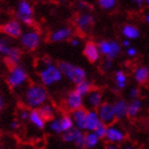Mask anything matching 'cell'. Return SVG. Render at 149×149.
<instances>
[{"instance_id": "cell-1", "label": "cell", "mask_w": 149, "mask_h": 149, "mask_svg": "<svg viewBox=\"0 0 149 149\" xmlns=\"http://www.w3.org/2000/svg\"><path fill=\"white\" fill-rule=\"evenodd\" d=\"M37 77L40 83L46 88L53 86L63 80V74L58 64L49 58H43L37 62Z\"/></svg>"}, {"instance_id": "cell-2", "label": "cell", "mask_w": 149, "mask_h": 149, "mask_svg": "<svg viewBox=\"0 0 149 149\" xmlns=\"http://www.w3.org/2000/svg\"><path fill=\"white\" fill-rule=\"evenodd\" d=\"M48 91L40 83H33L26 86L22 96V104L28 110H38L48 102Z\"/></svg>"}, {"instance_id": "cell-3", "label": "cell", "mask_w": 149, "mask_h": 149, "mask_svg": "<svg viewBox=\"0 0 149 149\" xmlns=\"http://www.w3.org/2000/svg\"><path fill=\"white\" fill-rule=\"evenodd\" d=\"M6 84L12 90H20L27 85L29 81V74L27 69L20 64L11 66L6 77Z\"/></svg>"}, {"instance_id": "cell-4", "label": "cell", "mask_w": 149, "mask_h": 149, "mask_svg": "<svg viewBox=\"0 0 149 149\" xmlns=\"http://www.w3.org/2000/svg\"><path fill=\"white\" fill-rule=\"evenodd\" d=\"M58 66L62 72L63 78H66L69 82H72L74 85L87 79L86 70L81 66L74 65L72 63L66 62V61L58 63Z\"/></svg>"}, {"instance_id": "cell-5", "label": "cell", "mask_w": 149, "mask_h": 149, "mask_svg": "<svg viewBox=\"0 0 149 149\" xmlns=\"http://www.w3.org/2000/svg\"><path fill=\"white\" fill-rule=\"evenodd\" d=\"M20 46L27 51H34L40 47L42 43V35L36 29L29 28L24 30L20 37H19Z\"/></svg>"}, {"instance_id": "cell-6", "label": "cell", "mask_w": 149, "mask_h": 149, "mask_svg": "<svg viewBox=\"0 0 149 149\" xmlns=\"http://www.w3.org/2000/svg\"><path fill=\"white\" fill-rule=\"evenodd\" d=\"M16 18L22 25L32 26L34 22V11L29 0H20L16 6Z\"/></svg>"}, {"instance_id": "cell-7", "label": "cell", "mask_w": 149, "mask_h": 149, "mask_svg": "<svg viewBox=\"0 0 149 149\" xmlns=\"http://www.w3.org/2000/svg\"><path fill=\"white\" fill-rule=\"evenodd\" d=\"M97 45H98L100 56H104L106 59L112 60V61L114 59H117L120 56L121 50H123L120 43L115 40H102Z\"/></svg>"}, {"instance_id": "cell-8", "label": "cell", "mask_w": 149, "mask_h": 149, "mask_svg": "<svg viewBox=\"0 0 149 149\" xmlns=\"http://www.w3.org/2000/svg\"><path fill=\"white\" fill-rule=\"evenodd\" d=\"M104 140L108 142V144L118 146V145L124 144L126 142V140H127V132H126L124 128H121L119 125L115 123V124L108 126Z\"/></svg>"}, {"instance_id": "cell-9", "label": "cell", "mask_w": 149, "mask_h": 149, "mask_svg": "<svg viewBox=\"0 0 149 149\" xmlns=\"http://www.w3.org/2000/svg\"><path fill=\"white\" fill-rule=\"evenodd\" d=\"M64 108L66 111L70 113L81 108H84V98L74 90L69 91L64 97Z\"/></svg>"}, {"instance_id": "cell-10", "label": "cell", "mask_w": 149, "mask_h": 149, "mask_svg": "<svg viewBox=\"0 0 149 149\" xmlns=\"http://www.w3.org/2000/svg\"><path fill=\"white\" fill-rule=\"evenodd\" d=\"M104 102L102 91L94 88L84 97V108L86 110H97Z\"/></svg>"}, {"instance_id": "cell-11", "label": "cell", "mask_w": 149, "mask_h": 149, "mask_svg": "<svg viewBox=\"0 0 149 149\" xmlns=\"http://www.w3.org/2000/svg\"><path fill=\"white\" fill-rule=\"evenodd\" d=\"M74 25L77 27V29L80 32L83 33H87L88 31L92 30V28L95 25V17L92 13L83 11L81 12L79 15L76 17L74 20Z\"/></svg>"}, {"instance_id": "cell-12", "label": "cell", "mask_w": 149, "mask_h": 149, "mask_svg": "<svg viewBox=\"0 0 149 149\" xmlns=\"http://www.w3.org/2000/svg\"><path fill=\"white\" fill-rule=\"evenodd\" d=\"M1 31H2V34H4L9 38H19L24 32V28L17 19H10L2 25Z\"/></svg>"}, {"instance_id": "cell-13", "label": "cell", "mask_w": 149, "mask_h": 149, "mask_svg": "<svg viewBox=\"0 0 149 149\" xmlns=\"http://www.w3.org/2000/svg\"><path fill=\"white\" fill-rule=\"evenodd\" d=\"M99 116V119L102 124L110 126L116 123V118L114 115V110H113V104L109 101H104L101 106L96 110Z\"/></svg>"}, {"instance_id": "cell-14", "label": "cell", "mask_w": 149, "mask_h": 149, "mask_svg": "<svg viewBox=\"0 0 149 149\" xmlns=\"http://www.w3.org/2000/svg\"><path fill=\"white\" fill-rule=\"evenodd\" d=\"M74 36V29L69 26H64L53 30L49 35V40L51 43H63L69 40Z\"/></svg>"}, {"instance_id": "cell-15", "label": "cell", "mask_w": 149, "mask_h": 149, "mask_svg": "<svg viewBox=\"0 0 149 149\" xmlns=\"http://www.w3.org/2000/svg\"><path fill=\"white\" fill-rule=\"evenodd\" d=\"M83 54L90 63H97L100 60V52L97 43L88 40L83 47Z\"/></svg>"}, {"instance_id": "cell-16", "label": "cell", "mask_w": 149, "mask_h": 149, "mask_svg": "<svg viewBox=\"0 0 149 149\" xmlns=\"http://www.w3.org/2000/svg\"><path fill=\"white\" fill-rule=\"evenodd\" d=\"M113 104L114 115L116 121H121L127 118V110H128V101L124 98H117Z\"/></svg>"}, {"instance_id": "cell-17", "label": "cell", "mask_w": 149, "mask_h": 149, "mask_svg": "<svg viewBox=\"0 0 149 149\" xmlns=\"http://www.w3.org/2000/svg\"><path fill=\"white\" fill-rule=\"evenodd\" d=\"M87 110L85 108H81L79 110L72 112L70 116L74 121V127L80 131L85 132V119H86Z\"/></svg>"}, {"instance_id": "cell-18", "label": "cell", "mask_w": 149, "mask_h": 149, "mask_svg": "<svg viewBox=\"0 0 149 149\" xmlns=\"http://www.w3.org/2000/svg\"><path fill=\"white\" fill-rule=\"evenodd\" d=\"M133 79L139 85H145L149 83V69L148 66L137 65L133 69Z\"/></svg>"}, {"instance_id": "cell-19", "label": "cell", "mask_w": 149, "mask_h": 149, "mask_svg": "<svg viewBox=\"0 0 149 149\" xmlns=\"http://www.w3.org/2000/svg\"><path fill=\"white\" fill-rule=\"evenodd\" d=\"M101 121L96 110H87L85 119V132H93Z\"/></svg>"}, {"instance_id": "cell-20", "label": "cell", "mask_w": 149, "mask_h": 149, "mask_svg": "<svg viewBox=\"0 0 149 149\" xmlns=\"http://www.w3.org/2000/svg\"><path fill=\"white\" fill-rule=\"evenodd\" d=\"M28 121L37 130H44L47 126V121L42 117L38 110H30Z\"/></svg>"}, {"instance_id": "cell-21", "label": "cell", "mask_w": 149, "mask_h": 149, "mask_svg": "<svg viewBox=\"0 0 149 149\" xmlns=\"http://www.w3.org/2000/svg\"><path fill=\"white\" fill-rule=\"evenodd\" d=\"M121 34L126 40H134L141 36V31L140 29L133 24H125L121 27Z\"/></svg>"}, {"instance_id": "cell-22", "label": "cell", "mask_w": 149, "mask_h": 149, "mask_svg": "<svg viewBox=\"0 0 149 149\" xmlns=\"http://www.w3.org/2000/svg\"><path fill=\"white\" fill-rule=\"evenodd\" d=\"M143 109V101L139 99L131 100L130 102H128V110H127V118L134 119L140 115L141 111Z\"/></svg>"}, {"instance_id": "cell-23", "label": "cell", "mask_w": 149, "mask_h": 149, "mask_svg": "<svg viewBox=\"0 0 149 149\" xmlns=\"http://www.w3.org/2000/svg\"><path fill=\"white\" fill-rule=\"evenodd\" d=\"M38 112H40V114L42 115V117H43L47 123L50 121L51 119H53V118L56 116V108H54V106H52V104L49 102L45 103L44 106L40 107V109H38Z\"/></svg>"}, {"instance_id": "cell-24", "label": "cell", "mask_w": 149, "mask_h": 149, "mask_svg": "<svg viewBox=\"0 0 149 149\" xmlns=\"http://www.w3.org/2000/svg\"><path fill=\"white\" fill-rule=\"evenodd\" d=\"M22 50L19 49V48H17V47L13 46L12 48H11V50L9 51V53L6 54V60L10 65L13 66V65H17V64H19L20 61H22Z\"/></svg>"}, {"instance_id": "cell-25", "label": "cell", "mask_w": 149, "mask_h": 149, "mask_svg": "<svg viewBox=\"0 0 149 149\" xmlns=\"http://www.w3.org/2000/svg\"><path fill=\"white\" fill-rule=\"evenodd\" d=\"M114 83L117 90H125L128 85V76L123 69H117L114 74Z\"/></svg>"}, {"instance_id": "cell-26", "label": "cell", "mask_w": 149, "mask_h": 149, "mask_svg": "<svg viewBox=\"0 0 149 149\" xmlns=\"http://www.w3.org/2000/svg\"><path fill=\"white\" fill-rule=\"evenodd\" d=\"M94 88H95V87H94L93 82L86 79V80L82 81V82H80V83L76 84L74 90L76 91L79 95H81V96L84 98V97L86 96L87 94L90 93L92 90H94Z\"/></svg>"}, {"instance_id": "cell-27", "label": "cell", "mask_w": 149, "mask_h": 149, "mask_svg": "<svg viewBox=\"0 0 149 149\" xmlns=\"http://www.w3.org/2000/svg\"><path fill=\"white\" fill-rule=\"evenodd\" d=\"M100 143L99 137L94 132H85L84 135V149H95Z\"/></svg>"}, {"instance_id": "cell-28", "label": "cell", "mask_w": 149, "mask_h": 149, "mask_svg": "<svg viewBox=\"0 0 149 149\" xmlns=\"http://www.w3.org/2000/svg\"><path fill=\"white\" fill-rule=\"evenodd\" d=\"M60 118V124H61V128H62V132L65 133L67 131L74 129V121H72V118L70 116V114L68 113H65V114H62L59 116Z\"/></svg>"}, {"instance_id": "cell-29", "label": "cell", "mask_w": 149, "mask_h": 149, "mask_svg": "<svg viewBox=\"0 0 149 149\" xmlns=\"http://www.w3.org/2000/svg\"><path fill=\"white\" fill-rule=\"evenodd\" d=\"M12 47L13 45L10 42L9 37H6L4 34L0 33V56L6 58V54L9 53V51L11 50Z\"/></svg>"}, {"instance_id": "cell-30", "label": "cell", "mask_w": 149, "mask_h": 149, "mask_svg": "<svg viewBox=\"0 0 149 149\" xmlns=\"http://www.w3.org/2000/svg\"><path fill=\"white\" fill-rule=\"evenodd\" d=\"M117 3V0H97L98 6L103 11H107V12H110V11H113V10L116 9Z\"/></svg>"}, {"instance_id": "cell-31", "label": "cell", "mask_w": 149, "mask_h": 149, "mask_svg": "<svg viewBox=\"0 0 149 149\" xmlns=\"http://www.w3.org/2000/svg\"><path fill=\"white\" fill-rule=\"evenodd\" d=\"M79 132L78 129L74 128L72 130L67 131L65 133H63L61 136H62V141L64 143H67V144H74V141H76V137H77V134Z\"/></svg>"}, {"instance_id": "cell-32", "label": "cell", "mask_w": 149, "mask_h": 149, "mask_svg": "<svg viewBox=\"0 0 149 149\" xmlns=\"http://www.w3.org/2000/svg\"><path fill=\"white\" fill-rule=\"evenodd\" d=\"M107 129H108V126H107V125H104V124H102V123H100V124L97 126V128L93 131V132L96 134L97 136L99 137V140L101 141V140H104V137H106Z\"/></svg>"}, {"instance_id": "cell-33", "label": "cell", "mask_w": 149, "mask_h": 149, "mask_svg": "<svg viewBox=\"0 0 149 149\" xmlns=\"http://www.w3.org/2000/svg\"><path fill=\"white\" fill-rule=\"evenodd\" d=\"M84 135H85V132L79 130L77 137H76V141H74V145L78 149H84Z\"/></svg>"}, {"instance_id": "cell-34", "label": "cell", "mask_w": 149, "mask_h": 149, "mask_svg": "<svg viewBox=\"0 0 149 149\" xmlns=\"http://www.w3.org/2000/svg\"><path fill=\"white\" fill-rule=\"evenodd\" d=\"M29 113H30V110H28L25 107H22V109L18 110V112H17V119L19 121H28Z\"/></svg>"}, {"instance_id": "cell-35", "label": "cell", "mask_w": 149, "mask_h": 149, "mask_svg": "<svg viewBox=\"0 0 149 149\" xmlns=\"http://www.w3.org/2000/svg\"><path fill=\"white\" fill-rule=\"evenodd\" d=\"M128 96H129V98H130L131 100L139 99L141 96L140 88H139L137 86H132L130 90H129V92H128Z\"/></svg>"}, {"instance_id": "cell-36", "label": "cell", "mask_w": 149, "mask_h": 149, "mask_svg": "<svg viewBox=\"0 0 149 149\" xmlns=\"http://www.w3.org/2000/svg\"><path fill=\"white\" fill-rule=\"evenodd\" d=\"M113 65H114V62H113L112 60L104 59L102 64H101V68H102L103 72H110V70L113 68Z\"/></svg>"}, {"instance_id": "cell-37", "label": "cell", "mask_w": 149, "mask_h": 149, "mask_svg": "<svg viewBox=\"0 0 149 149\" xmlns=\"http://www.w3.org/2000/svg\"><path fill=\"white\" fill-rule=\"evenodd\" d=\"M126 56H127L128 58L133 59V58H135V56H137V49L135 48V47L130 46L129 48H127V49H126Z\"/></svg>"}, {"instance_id": "cell-38", "label": "cell", "mask_w": 149, "mask_h": 149, "mask_svg": "<svg viewBox=\"0 0 149 149\" xmlns=\"http://www.w3.org/2000/svg\"><path fill=\"white\" fill-rule=\"evenodd\" d=\"M82 43V40H81L80 37L78 36H72L70 40H69V44L72 45V47H79Z\"/></svg>"}, {"instance_id": "cell-39", "label": "cell", "mask_w": 149, "mask_h": 149, "mask_svg": "<svg viewBox=\"0 0 149 149\" xmlns=\"http://www.w3.org/2000/svg\"><path fill=\"white\" fill-rule=\"evenodd\" d=\"M10 128L12 129L13 131H17L20 128V121L18 119H14V120L11 121V124H10Z\"/></svg>"}, {"instance_id": "cell-40", "label": "cell", "mask_w": 149, "mask_h": 149, "mask_svg": "<svg viewBox=\"0 0 149 149\" xmlns=\"http://www.w3.org/2000/svg\"><path fill=\"white\" fill-rule=\"evenodd\" d=\"M120 149H139V148L132 143H124Z\"/></svg>"}, {"instance_id": "cell-41", "label": "cell", "mask_w": 149, "mask_h": 149, "mask_svg": "<svg viewBox=\"0 0 149 149\" xmlns=\"http://www.w3.org/2000/svg\"><path fill=\"white\" fill-rule=\"evenodd\" d=\"M4 108H6V99L2 94L0 93V113L4 110Z\"/></svg>"}, {"instance_id": "cell-42", "label": "cell", "mask_w": 149, "mask_h": 149, "mask_svg": "<svg viewBox=\"0 0 149 149\" xmlns=\"http://www.w3.org/2000/svg\"><path fill=\"white\" fill-rule=\"evenodd\" d=\"M120 45H121V47H124V48H126V49H127V48H129V47L131 46V40L124 38V40H121Z\"/></svg>"}, {"instance_id": "cell-43", "label": "cell", "mask_w": 149, "mask_h": 149, "mask_svg": "<svg viewBox=\"0 0 149 149\" xmlns=\"http://www.w3.org/2000/svg\"><path fill=\"white\" fill-rule=\"evenodd\" d=\"M132 2L136 6H139V8H142L145 4V0H132Z\"/></svg>"}, {"instance_id": "cell-44", "label": "cell", "mask_w": 149, "mask_h": 149, "mask_svg": "<svg viewBox=\"0 0 149 149\" xmlns=\"http://www.w3.org/2000/svg\"><path fill=\"white\" fill-rule=\"evenodd\" d=\"M144 20H145V22H146V24H148V25H149V10H148V11H146V12H145V14H144Z\"/></svg>"}, {"instance_id": "cell-45", "label": "cell", "mask_w": 149, "mask_h": 149, "mask_svg": "<svg viewBox=\"0 0 149 149\" xmlns=\"http://www.w3.org/2000/svg\"><path fill=\"white\" fill-rule=\"evenodd\" d=\"M104 149H119L118 146H115V145H111V144H108Z\"/></svg>"}, {"instance_id": "cell-46", "label": "cell", "mask_w": 149, "mask_h": 149, "mask_svg": "<svg viewBox=\"0 0 149 149\" xmlns=\"http://www.w3.org/2000/svg\"><path fill=\"white\" fill-rule=\"evenodd\" d=\"M145 6L149 9V0H145Z\"/></svg>"}, {"instance_id": "cell-47", "label": "cell", "mask_w": 149, "mask_h": 149, "mask_svg": "<svg viewBox=\"0 0 149 149\" xmlns=\"http://www.w3.org/2000/svg\"><path fill=\"white\" fill-rule=\"evenodd\" d=\"M61 2H67V1H69V0H60Z\"/></svg>"}, {"instance_id": "cell-48", "label": "cell", "mask_w": 149, "mask_h": 149, "mask_svg": "<svg viewBox=\"0 0 149 149\" xmlns=\"http://www.w3.org/2000/svg\"><path fill=\"white\" fill-rule=\"evenodd\" d=\"M0 149H3V146H2V144L0 143Z\"/></svg>"}, {"instance_id": "cell-49", "label": "cell", "mask_w": 149, "mask_h": 149, "mask_svg": "<svg viewBox=\"0 0 149 149\" xmlns=\"http://www.w3.org/2000/svg\"><path fill=\"white\" fill-rule=\"evenodd\" d=\"M148 69H149V66H148Z\"/></svg>"}, {"instance_id": "cell-50", "label": "cell", "mask_w": 149, "mask_h": 149, "mask_svg": "<svg viewBox=\"0 0 149 149\" xmlns=\"http://www.w3.org/2000/svg\"><path fill=\"white\" fill-rule=\"evenodd\" d=\"M81 1H82V0H81Z\"/></svg>"}]
</instances>
